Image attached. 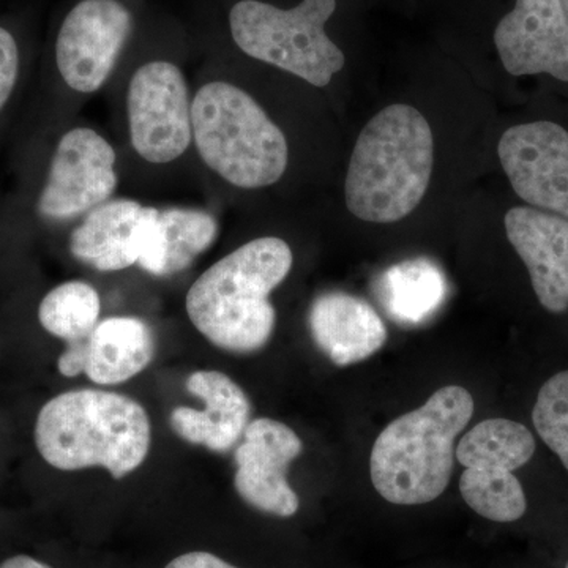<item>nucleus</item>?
<instances>
[{
    "instance_id": "1",
    "label": "nucleus",
    "mask_w": 568,
    "mask_h": 568,
    "mask_svg": "<svg viewBox=\"0 0 568 568\" xmlns=\"http://www.w3.org/2000/svg\"><path fill=\"white\" fill-rule=\"evenodd\" d=\"M122 185L140 196L200 192L193 136V77L175 54H130L108 85Z\"/></svg>"
},
{
    "instance_id": "2",
    "label": "nucleus",
    "mask_w": 568,
    "mask_h": 568,
    "mask_svg": "<svg viewBox=\"0 0 568 568\" xmlns=\"http://www.w3.org/2000/svg\"><path fill=\"white\" fill-rule=\"evenodd\" d=\"M193 136L200 193L212 207L276 189L293 168L283 123L215 54L193 77Z\"/></svg>"
},
{
    "instance_id": "3",
    "label": "nucleus",
    "mask_w": 568,
    "mask_h": 568,
    "mask_svg": "<svg viewBox=\"0 0 568 568\" xmlns=\"http://www.w3.org/2000/svg\"><path fill=\"white\" fill-rule=\"evenodd\" d=\"M294 265L290 242L278 235L250 239L216 260L185 294V313L207 342L227 353L263 349L276 325L271 295Z\"/></svg>"
},
{
    "instance_id": "4",
    "label": "nucleus",
    "mask_w": 568,
    "mask_h": 568,
    "mask_svg": "<svg viewBox=\"0 0 568 568\" xmlns=\"http://www.w3.org/2000/svg\"><path fill=\"white\" fill-rule=\"evenodd\" d=\"M435 164V138L409 104L377 112L355 142L345 182L347 209L369 223H395L424 200Z\"/></svg>"
},
{
    "instance_id": "5",
    "label": "nucleus",
    "mask_w": 568,
    "mask_h": 568,
    "mask_svg": "<svg viewBox=\"0 0 568 568\" xmlns=\"http://www.w3.org/2000/svg\"><path fill=\"white\" fill-rule=\"evenodd\" d=\"M33 435L41 458L55 469L103 467L121 480L148 458L152 426L129 396L80 388L41 407Z\"/></svg>"
},
{
    "instance_id": "6",
    "label": "nucleus",
    "mask_w": 568,
    "mask_h": 568,
    "mask_svg": "<svg viewBox=\"0 0 568 568\" xmlns=\"http://www.w3.org/2000/svg\"><path fill=\"white\" fill-rule=\"evenodd\" d=\"M473 414V395L448 386L395 418L377 436L369 459L376 491L396 506H422L443 495L454 469L455 439Z\"/></svg>"
},
{
    "instance_id": "7",
    "label": "nucleus",
    "mask_w": 568,
    "mask_h": 568,
    "mask_svg": "<svg viewBox=\"0 0 568 568\" xmlns=\"http://www.w3.org/2000/svg\"><path fill=\"white\" fill-rule=\"evenodd\" d=\"M336 0H301L280 7L267 0H235L226 13V32L239 54L305 82L328 88L346 58L325 26Z\"/></svg>"
},
{
    "instance_id": "8",
    "label": "nucleus",
    "mask_w": 568,
    "mask_h": 568,
    "mask_svg": "<svg viewBox=\"0 0 568 568\" xmlns=\"http://www.w3.org/2000/svg\"><path fill=\"white\" fill-rule=\"evenodd\" d=\"M136 18L125 0H77L52 44V136L106 91L132 43Z\"/></svg>"
},
{
    "instance_id": "9",
    "label": "nucleus",
    "mask_w": 568,
    "mask_h": 568,
    "mask_svg": "<svg viewBox=\"0 0 568 568\" xmlns=\"http://www.w3.org/2000/svg\"><path fill=\"white\" fill-rule=\"evenodd\" d=\"M536 454V439L525 425L488 418L467 432L457 446L465 466L459 491L467 506L496 523H514L526 514L525 489L515 470Z\"/></svg>"
},
{
    "instance_id": "10",
    "label": "nucleus",
    "mask_w": 568,
    "mask_h": 568,
    "mask_svg": "<svg viewBox=\"0 0 568 568\" xmlns=\"http://www.w3.org/2000/svg\"><path fill=\"white\" fill-rule=\"evenodd\" d=\"M493 41L514 78H547L568 88V17L560 0H514Z\"/></svg>"
},
{
    "instance_id": "11",
    "label": "nucleus",
    "mask_w": 568,
    "mask_h": 568,
    "mask_svg": "<svg viewBox=\"0 0 568 568\" xmlns=\"http://www.w3.org/2000/svg\"><path fill=\"white\" fill-rule=\"evenodd\" d=\"M234 455V487L248 506L264 514L291 518L301 500L287 484V467L302 454L301 437L274 418H256Z\"/></svg>"
},
{
    "instance_id": "12",
    "label": "nucleus",
    "mask_w": 568,
    "mask_h": 568,
    "mask_svg": "<svg viewBox=\"0 0 568 568\" xmlns=\"http://www.w3.org/2000/svg\"><path fill=\"white\" fill-rule=\"evenodd\" d=\"M155 215V204L118 194L71 227V257L100 274L138 267Z\"/></svg>"
},
{
    "instance_id": "13",
    "label": "nucleus",
    "mask_w": 568,
    "mask_h": 568,
    "mask_svg": "<svg viewBox=\"0 0 568 568\" xmlns=\"http://www.w3.org/2000/svg\"><path fill=\"white\" fill-rule=\"evenodd\" d=\"M508 244L528 272L538 305L568 312V219L519 203L504 213Z\"/></svg>"
},
{
    "instance_id": "14",
    "label": "nucleus",
    "mask_w": 568,
    "mask_h": 568,
    "mask_svg": "<svg viewBox=\"0 0 568 568\" xmlns=\"http://www.w3.org/2000/svg\"><path fill=\"white\" fill-rule=\"evenodd\" d=\"M155 357L151 325L136 316L100 321L88 339L67 345L58 361L62 376L84 373L99 386H118L144 372Z\"/></svg>"
},
{
    "instance_id": "15",
    "label": "nucleus",
    "mask_w": 568,
    "mask_h": 568,
    "mask_svg": "<svg viewBox=\"0 0 568 568\" xmlns=\"http://www.w3.org/2000/svg\"><path fill=\"white\" fill-rule=\"evenodd\" d=\"M186 388L204 403V409L175 407L170 418L175 435L216 454L231 450L244 435L252 414L244 388L220 372L193 373Z\"/></svg>"
},
{
    "instance_id": "16",
    "label": "nucleus",
    "mask_w": 568,
    "mask_h": 568,
    "mask_svg": "<svg viewBox=\"0 0 568 568\" xmlns=\"http://www.w3.org/2000/svg\"><path fill=\"white\" fill-rule=\"evenodd\" d=\"M220 230L219 212L212 205H156L138 268L153 278L181 275L212 248Z\"/></svg>"
},
{
    "instance_id": "17",
    "label": "nucleus",
    "mask_w": 568,
    "mask_h": 568,
    "mask_svg": "<svg viewBox=\"0 0 568 568\" xmlns=\"http://www.w3.org/2000/svg\"><path fill=\"white\" fill-rule=\"evenodd\" d=\"M308 325L315 345L336 366L364 362L387 342L386 324L376 310L339 291L317 295L310 306Z\"/></svg>"
},
{
    "instance_id": "18",
    "label": "nucleus",
    "mask_w": 568,
    "mask_h": 568,
    "mask_svg": "<svg viewBox=\"0 0 568 568\" xmlns=\"http://www.w3.org/2000/svg\"><path fill=\"white\" fill-rule=\"evenodd\" d=\"M446 295V275L428 260L405 261L381 276V302L398 324L425 323L443 306Z\"/></svg>"
},
{
    "instance_id": "19",
    "label": "nucleus",
    "mask_w": 568,
    "mask_h": 568,
    "mask_svg": "<svg viewBox=\"0 0 568 568\" xmlns=\"http://www.w3.org/2000/svg\"><path fill=\"white\" fill-rule=\"evenodd\" d=\"M37 315L48 334L74 345L88 339L102 321V297L93 284L70 280L48 291Z\"/></svg>"
},
{
    "instance_id": "20",
    "label": "nucleus",
    "mask_w": 568,
    "mask_h": 568,
    "mask_svg": "<svg viewBox=\"0 0 568 568\" xmlns=\"http://www.w3.org/2000/svg\"><path fill=\"white\" fill-rule=\"evenodd\" d=\"M532 422L538 436L568 470V372L558 373L540 388Z\"/></svg>"
},
{
    "instance_id": "21",
    "label": "nucleus",
    "mask_w": 568,
    "mask_h": 568,
    "mask_svg": "<svg viewBox=\"0 0 568 568\" xmlns=\"http://www.w3.org/2000/svg\"><path fill=\"white\" fill-rule=\"evenodd\" d=\"M22 55L17 37L0 26V115L9 110L14 93L20 88Z\"/></svg>"
},
{
    "instance_id": "22",
    "label": "nucleus",
    "mask_w": 568,
    "mask_h": 568,
    "mask_svg": "<svg viewBox=\"0 0 568 568\" xmlns=\"http://www.w3.org/2000/svg\"><path fill=\"white\" fill-rule=\"evenodd\" d=\"M166 568H237L211 552L193 551L179 556Z\"/></svg>"
},
{
    "instance_id": "23",
    "label": "nucleus",
    "mask_w": 568,
    "mask_h": 568,
    "mask_svg": "<svg viewBox=\"0 0 568 568\" xmlns=\"http://www.w3.org/2000/svg\"><path fill=\"white\" fill-rule=\"evenodd\" d=\"M0 568H51L40 560L29 558V556H14V558L7 559Z\"/></svg>"
},
{
    "instance_id": "24",
    "label": "nucleus",
    "mask_w": 568,
    "mask_h": 568,
    "mask_svg": "<svg viewBox=\"0 0 568 568\" xmlns=\"http://www.w3.org/2000/svg\"><path fill=\"white\" fill-rule=\"evenodd\" d=\"M560 3H562L564 10H566L568 17V0H560Z\"/></svg>"
},
{
    "instance_id": "25",
    "label": "nucleus",
    "mask_w": 568,
    "mask_h": 568,
    "mask_svg": "<svg viewBox=\"0 0 568 568\" xmlns=\"http://www.w3.org/2000/svg\"><path fill=\"white\" fill-rule=\"evenodd\" d=\"M567 568H568V564H567Z\"/></svg>"
}]
</instances>
